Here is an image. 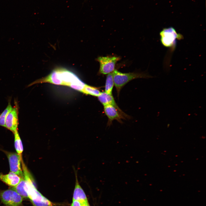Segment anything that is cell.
Segmentation results:
<instances>
[{
	"instance_id": "obj_4",
	"label": "cell",
	"mask_w": 206,
	"mask_h": 206,
	"mask_svg": "<svg viewBox=\"0 0 206 206\" xmlns=\"http://www.w3.org/2000/svg\"><path fill=\"white\" fill-rule=\"evenodd\" d=\"M161 43L167 47H174L176 44L177 39H183V35L177 32L173 27L163 28L160 32Z\"/></svg>"
},
{
	"instance_id": "obj_16",
	"label": "cell",
	"mask_w": 206,
	"mask_h": 206,
	"mask_svg": "<svg viewBox=\"0 0 206 206\" xmlns=\"http://www.w3.org/2000/svg\"><path fill=\"white\" fill-rule=\"evenodd\" d=\"M82 93L87 95L98 97L101 92L98 88L86 84Z\"/></svg>"
},
{
	"instance_id": "obj_1",
	"label": "cell",
	"mask_w": 206,
	"mask_h": 206,
	"mask_svg": "<svg viewBox=\"0 0 206 206\" xmlns=\"http://www.w3.org/2000/svg\"><path fill=\"white\" fill-rule=\"evenodd\" d=\"M40 81L41 83L67 86L81 92L86 84L73 72L61 67L55 68L48 75L41 78Z\"/></svg>"
},
{
	"instance_id": "obj_15",
	"label": "cell",
	"mask_w": 206,
	"mask_h": 206,
	"mask_svg": "<svg viewBox=\"0 0 206 206\" xmlns=\"http://www.w3.org/2000/svg\"><path fill=\"white\" fill-rule=\"evenodd\" d=\"M114 85V83L112 72L108 74L107 76L105 92L109 94L112 95V91Z\"/></svg>"
},
{
	"instance_id": "obj_7",
	"label": "cell",
	"mask_w": 206,
	"mask_h": 206,
	"mask_svg": "<svg viewBox=\"0 0 206 206\" xmlns=\"http://www.w3.org/2000/svg\"><path fill=\"white\" fill-rule=\"evenodd\" d=\"M19 105L15 100L14 106L8 114L5 119V128L14 133L18 130L19 124Z\"/></svg>"
},
{
	"instance_id": "obj_2",
	"label": "cell",
	"mask_w": 206,
	"mask_h": 206,
	"mask_svg": "<svg viewBox=\"0 0 206 206\" xmlns=\"http://www.w3.org/2000/svg\"><path fill=\"white\" fill-rule=\"evenodd\" d=\"M23 177L26 183V189L33 206H51L53 204L43 196L36 189L34 180L25 165H22Z\"/></svg>"
},
{
	"instance_id": "obj_9",
	"label": "cell",
	"mask_w": 206,
	"mask_h": 206,
	"mask_svg": "<svg viewBox=\"0 0 206 206\" xmlns=\"http://www.w3.org/2000/svg\"><path fill=\"white\" fill-rule=\"evenodd\" d=\"M104 106V113L108 119V126L112 124L114 120H116L121 123L122 119L130 117L121 110H119L112 105H107Z\"/></svg>"
},
{
	"instance_id": "obj_18",
	"label": "cell",
	"mask_w": 206,
	"mask_h": 206,
	"mask_svg": "<svg viewBox=\"0 0 206 206\" xmlns=\"http://www.w3.org/2000/svg\"><path fill=\"white\" fill-rule=\"evenodd\" d=\"M85 204H83L78 201L73 200L71 206H83Z\"/></svg>"
},
{
	"instance_id": "obj_10",
	"label": "cell",
	"mask_w": 206,
	"mask_h": 206,
	"mask_svg": "<svg viewBox=\"0 0 206 206\" xmlns=\"http://www.w3.org/2000/svg\"><path fill=\"white\" fill-rule=\"evenodd\" d=\"M22 178H23L11 171L5 175L0 173V180L7 185L12 187L16 186Z\"/></svg>"
},
{
	"instance_id": "obj_6",
	"label": "cell",
	"mask_w": 206,
	"mask_h": 206,
	"mask_svg": "<svg viewBox=\"0 0 206 206\" xmlns=\"http://www.w3.org/2000/svg\"><path fill=\"white\" fill-rule=\"evenodd\" d=\"M120 59L116 56H100L96 60L100 64V73L102 74H108L112 72L115 70L116 63Z\"/></svg>"
},
{
	"instance_id": "obj_3",
	"label": "cell",
	"mask_w": 206,
	"mask_h": 206,
	"mask_svg": "<svg viewBox=\"0 0 206 206\" xmlns=\"http://www.w3.org/2000/svg\"><path fill=\"white\" fill-rule=\"evenodd\" d=\"M114 85L119 95L122 88L131 80L138 78H149L152 76L146 73L131 72L122 73L115 70L112 72Z\"/></svg>"
},
{
	"instance_id": "obj_20",
	"label": "cell",
	"mask_w": 206,
	"mask_h": 206,
	"mask_svg": "<svg viewBox=\"0 0 206 206\" xmlns=\"http://www.w3.org/2000/svg\"><path fill=\"white\" fill-rule=\"evenodd\" d=\"M51 206H54L53 205H51Z\"/></svg>"
},
{
	"instance_id": "obj_19",
	"label": "cell",
	"mask_w": 206,
	"mask_h": 206,
	"mask_svg": "<svg viewBox=\"0 0 206 206\" xmlns=\"http://www.w3.org/2000/svg\"><path fill=\"white\" fill-rule=\"evenodd\" d=\"M83 206H90L89 204L88 203H88H86V204H84L83 205Z\"/></svg>"
},
{
	"instance_id": "obj_17",
	"label": "cell",
	"mask_w": 206,
	"mask_h": 206,
	"mask_svg": "<svg viewBox=\"0 0 206 206\" xmlns=\"http://www.w3.org/2000/svg\"><path fill=\"white\" fill-rule=\"evenodd\" d=\"M11 99H9L7 107L0 114V126L5 128V121L6 116L13 108L11 104Z\"/></svg>"
},
{
	"instance_id": "obj_13",
	"label": "cell",
	"mask_w": 206,
	"mask_h": 206,
	"mask_svg": "<svg viewBox=\"0 0 206 206\" xmlns=\"http://www.w3.org/2000/svg\"><path fill=\"white\" fill-rule=\"evenodd\" d=\"M15 191L23 198H28L26 189V183L24 178H22L19 183L12 188Z\"/></svg>"
},
{
	"instance_id": "obj_14",
	"label": "cell",
	"mask_w": 206,
	"mask_h": 206,
	"mask_svg": "<svg viewBox=\"0 0 206 206\" xmlns=\"http://www.w3.org/2000/svg\"><path fill=\"white\" fill-rule=\"evenodd\" d=\"M13 133L14 136V145L15 149L17 153L22 157L23 148L21 139L18 130L16 131Z\"/></svg>"
},
{
	"instance_id": "obj_8",
	"label": "cell",
	"mask_w": 206,
	"mask_h": 206,
	"mask_svg": "<svg viewBox=\"0 0 206 206\" xmlns=\"http://www.w3.org/2000/svg\"><path fill=\"white\" fill-rule=\"evenodd\" d=\"M5 152L8 160L10 171L23 178V173L21 166L22 157L17 153L7 151H5Z\"/></svg>"
},
{
	"instance_id": "obj_5",
	"label": "cell",
	"mask_w": 206,
	"mask_h": 206,
	"mask_svg": "<svg viewBox=\"0 0 206 206\" xmlns=\"http://www.w3.org/2000/svg\"><path fill=\"white\" fill-rule=\"evenodd\" d=\"M0 198L2 202L7 206H21L23 199V197L12 189L1 192Z\"/></svg>"
},
{
	"instance_id": "obj_12",
	"label": "cell",
	"mask_w": 206,
	"mask_h": 206,
	"mask_svg": "<svg viewBox=\"0 0 206 206\" xmlns=\"http://www.w3.org/2000/svg\"><path fill=\"white\" fill-rule=\"evenodd\" d=\"M98 97L99 100L104 106L110 105L119 110H121L117 106L112 95L103 92H101Z\"/></svg>"
},
{
	"instance_id": "obj_11",
	"label": "cell",
	"mask_w": 206,
	"mask_h": 206,
	"mask_svg": "<svg viewBox=\"0 0 206 206\" xmlns=\"http://www.w3.org/2000/svg\"><path fill=\"white\" fill-rule=\"evenodd\" d=\"M76 184L73 195V200L79 201L84 204L88 202L86 195L83 189L80 185L77 177V173L75 172Z\"/></svg>"
}]
</instances>
